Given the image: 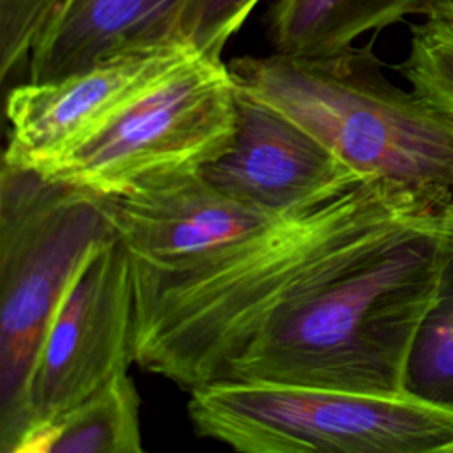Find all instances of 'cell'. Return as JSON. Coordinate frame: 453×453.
<instances>
[{
  "label": "cell",
  "instance_id": "1",
  "mask_svg": "<svg viewBox=\"0 0 453 453\" xmlns=\"http://www.w3.org/2000/svg\"><path fill=\"white\" fill-rule=\"evenodd\" d=\"M449 209L363 175L211 262L133 273L134 363L188 391L205 386L273 315Z\"/></svg>",
  "mask_w": 453,
  "mask_h": 453
},
{
  "label": "cell",
  "instance_id": "2",
  "mask_svg": "<svg viewBox=\"0 0 453 453\" xmlns=\"http://www.w3.org/2000/svg\"><path fill=\"white\" fill-rule=\"evenodd\" d=\"M453 260V209L405 228L265 320L209 384L260 380L402 395L416 336Z\"/></svg>",
  "mask_w": 453,
  "mask_h": 453
},
{
  "label": "cell",
  "instance_id": "3",
  "mask_svg": "<svg viewBox=\"0 0 453 453\" xmlns=\"http://www.w3.org/2000/svg\"><path fill=\"white\" fill-rule=\"evenodd\" d=\"M228 69L237 87L350 170L453 207V113L395 85L372 44L326 57H239Z\"/></svg>",
  "mask_w": 453,
  "mask_h": 453
},
{
  "label": "cell",
  "instance_id": "4",
  "mask_svg": "<svg viewBox=\"0 0 453 453\" xmlns=\"http://www.w3.org/2000/svg\"><path fill=\"white\" fill-rule=\"evenodd\" d=\"M115 230L97 196L2 161L0 172V451L28 428L34 365L51 317L90 248Z\"/></svg>",
  "mask_w": 453,
  "mask_h": 453
},
{
  "label": "cell",
  "instance_id": "5",
  "mask_svg": "<svg viewBox=\"0 0 453 453\" xmlns=\"http://www.w3.org/2000/svg\"><path fill=\"white\" fill-rule=\"evenodd\" d=\"M189 393L196 434L242 453H453V409L409 393L260 380Z\"/></svg>",
  "mask_w": 453,
  "mask_h": 453
},
{
  "label": "cell",
  "instance_id": "6",
  "mask_svg": "<svg viewBox=\"0 0 453 453\" xmlns=\"http://www.w3.org/2000/svg\"><path fill=\"white\" fill-rule=\"evenodd\" d=\"M235 90L228 64L195 55L39 172L94 196L198 172L234 136Z\"/></svg>",
  "mask_w": 453,
  "mask_h": 453
},
{
  "label": "cell",
  "instance_id": "7",
  "mask_svg": "<svg viewBox=\"0 0 453 453\" xmlns=\"http://www.w3.org/2000/svg\"><path fill=\"white\" fill-rule=\"evenodd\" d=\"M131 363L133 269L124 244L113 234L90 248L51 317L28 384L23 442Z\"/></svg>",
  "mask_w": 453,
  "mask_h": 453
},
{
  "label": "cell",
  "instance_id": "8",
  "mask_svg": "<svg viewBox=\"0 0 453 453\" xmlns=\"http://www.w3.org/2000/svg\"><path fill=\"white\" fill-rule=\"evenodd\" d=\"M97 198L131 258L133 273H170L211 262L283 216L223 195L198 172Z\"/></svg>",
  "mask_w": 453,
  "mask_h": 453
},
{
  "label": "cell",
  "instance_id": "9",
  "mask_svg": "<svg viewBox=\"0 0 453 453\" xmlns=\"http://www.w3.org/2000/svg\"><path fill=\"white\" fill-rule=\"evenodd\" d=\"M195 55L186 42L134 50L55 81L14 87L5 101L11 134L4 161L44 168Z\"/></svg>",
  "mask_w": 453,
  "mask_h": 453
},
{
  "label": "cell",
  "instance_id": "10",
  "mask_svg": "<svg viewBox=\"0 0 453 453\" xmlns=\"http://www.w3.org/2000/svg\"><path fill=\"white\" fill-rule=\"evenodd\" d=\"M198 173L223 195L274 216L363 177L297 122L241 87L235 90L234 136Z\"/></svg>",
  "mask_w": 453,
  "mask_h": 453
},
{
  "label": "cell",
  "instance_id": "11",
  "mask_svg": "<svg viewBox=\"0 0 453 453\" xmlns=\"http://www.w3.org/2000/svg\"><path fill=\"white\" fill-rule=\"evenodd\" d=\"M188 2L64 0L30 51L27 81H55L119 53L186 42Z\"/></svg>",
  "mask_w": 453,
  "mask_h": 453
},
{
  "label": "cell",
  "instance_id": "12",
  "mask_svg": "<svg viewBox=\"0 0 453 453\" xmlns=\"http://www.w3.org/2000/svg\"><path fill=\"white\" fill-rule=\"evenodd\" d=\"M423 12V0H276L267 34L276 53L326 57L345 51L377 32Z\"/></svg>",
  "mask_w": 453,
  "mask_h": 453
},
{
  "label": "cell",
  "instance_id": "13",
  "mask_svg": "<svg viewBox=\"0 0 453 453\" xmlns=\"http://www.w3.org/2000/svg\"><path fill=\"white\" fill-rule=\"evenodd\" d=\"M140 395L129 370L32 432L19 453H140Z\"/></svg>",
  "mask_w": 453,
  "mask_h": 453
},
{
  "label": "cell",
  "instance_id": "14",
  "mask_svg": "<svg viewBox=\"0 0 453 453\" xmlns=\"http://www.w3.org/2000/svg\"><path fill=\"white\" fill-rule=\"evenodd\" d=\"M405 393L453 409V260L425 319L405 373Z\"/></svg>",
  "mask_w": 453,
  "mask_h": 453
},
{
  "label": "cell",
  "instance_id": "15",
  "mask_svg": "<svg viewBox=\"0 0 453 453\" xmlns=\"http://www.w3.org/2000/svg\"><path fill=\"white\" fill-rule=\"evenodd\" d=\"M411 88L432 103L453 113V34L425 19L411 27V46L398 65Z\"/></svg>",
  "mask_w": 453,
  "mask_h": 453
},
{
  "label": "cell",
  "instance_id": "16",
  "mask_svg": "<svg viewBox=\"0 0 453 453\" xmlns=\"http://www.w3.org/2000/svg\"><path fill=\"white\" fill-rule=\"evenodd\" d=\"M260 0H189L182 39L200 55L221 58L225 44L244 25Z\"/></svg>",
  "mask_w": 453,
  "mask_h": 453
},
{
  "label": "cell",
  "instance_id": "17",
  "mask_svg": "<svg viewBox=\"0 0 453 453\" xmlns=\"http://www.w3.org/2000/svg\"><path fill=\"white\" fill-rule=\"evenodd\" d=\"M64 0H0V74L5 80L30 57Z\"/></svg>",
  "mask_w": 453,
  "mask_h": 453
},
{
  "label": "cell",
  "instance_id": "18",
  "mask_svg": "<svg viewBox=\"0 0 453 453\" xmlns=\"http://www.w3.org/2000/svg\"><path fill=\"white\" fill-rule=\"evenodd\" d=\"M421 14L453 34V0H423Z\"/></svg>",
  "mask_w": 453,
  "mask_h": 453
}]
</instances>
